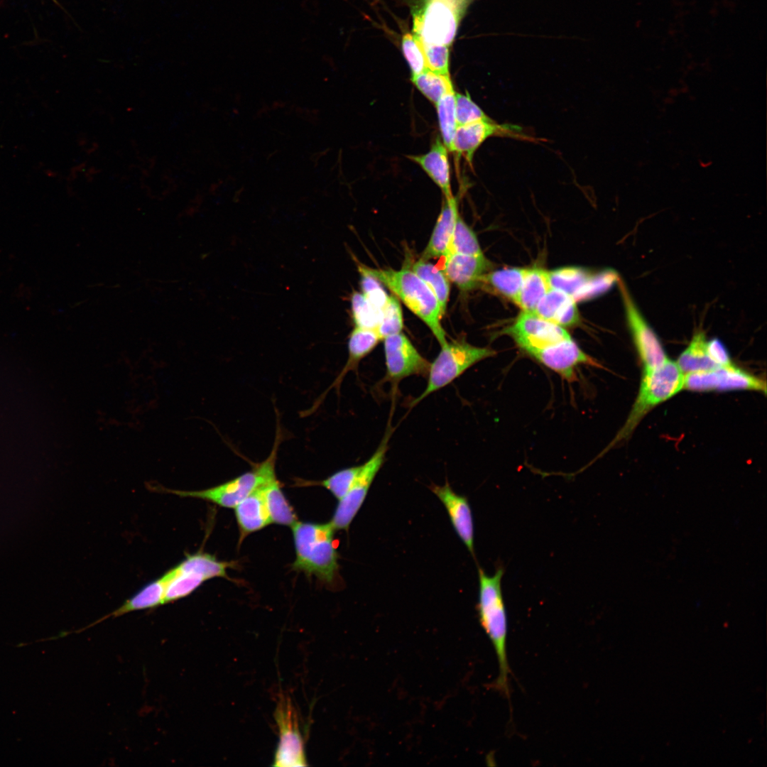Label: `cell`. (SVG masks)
Returning a JSON list of instances; mask_svg holds the SVG:
<instances>
[{
	"mask_svg": "<svg viewBox=\"0 0 767 767\" xmlns=\"http://www.w3.org/2000/svg\"><path fill=\"white\" fill-rule=\"evenodd\" d=\"M504 573L501 567L492 575H486L479 567L477 611L480 624L493 646L498 661L499 674L495 687L508 695V619L501 589Z\"/></svg>",
	"mask_w": 767,
	"mask_h": 767,
	"instance_id": "1",
	"label": "cell"
},
{
	"mask_svg": "<svg viewBox=\"0 0 767 767\" xmlns=\"http://www.w3.org/2000/svg\"><path fill=\"white\" fill-rule=\"evenodd\" d=\"M361 274L369 275L386 286L430 328L440 346L447 342L441 325L439 303L429 286L411 269L372 268L358 265Z\"/></svg>",
	"mask_w": 767,
	"mask_h": 767,
	"instance_id": "2",
	"label": "cell"
},
{
	"mask_svg": "<svg viewBox=\"0 0 767 767\" xmlns=\"http://www.w3.org/2000/svg\"><path fill=\"white\" fill-rule=\"evenodd\" d=\"M291 528L295 550L293 569L315 576L326 584L334 582L339 569V554L331 523L297 521Z\"/></svg>",
	"mask_w": 767,
	"mask_h": 767,
	"instance_id": "3",
	"label": "cell"
},
{
	"mask_svg": "<svg viewBox=\"0 0 767 767\" xmlns=\"http://www.w3.org/2000/svg\"><path fill=\"white\" fill-rule=\"evenodd\" d=\"M684 377L677 362L669 359L653 369L643 370L638 393L631 413L611 445L628 437L649 410L682 389Z\"/></svg>",
	"mask_w": 767,
	"mask_h": 767,
	"instance_id": "4",
	"label": "cell"
},
{
	"mask_svg": "<svg viewBox=\"0 0 767 767\" xmlns=\"http://www.w3.org/2000/svg\"><path fill=\"white\" fill-rule=\"evenodd\" d=\"M469 0H418L412 7L413 34L430 44L450 46Z\"/></svg>",
	"mask_w": 767,
	"mask_h": 767,
	"instance_id": "5",
	"label": "cell"
},
{
	"mask_svg": "<svg viewBox=\"0 0 767 767\" xmlns=\"http://www.w3.org/2000/svg\"><path fill=\"white\" fill-rule=\"evenodd\" d=\"M234 565V562L219 560L208 553L187 554L182 561L163 575L165 580L164 603L187 597L210 579H229L227 571Z\"/></svg>",
	"mask_w": 767,
	"mask_h": 767,
	"instance_id": "6",
	"label": "cell"
},
{
	"mask_svg": "<svg viewBox=\"0 0 767 767\" xmlns=\"http://www.w3.org/2000/svg\"><path fill=\"white\" fill-rule=\"evenodd\" d=\"M496 352L476 347L464 340L447 342L430 364L426 387L412 403L415 406L430 394L445 387L478 362L493 357Z\"/></svg>",
	"mask_w": 767,
	"mask_h": 767,
	"instance_id": "7",
	"label": "cell"
},
{
	"mask_svg": "<svg viewBox=\"0 0 767 767\" xmlns=\"http://www.w3.org/2000/svg\"><path fill=\"white\" fill-rule=\"evenodd\" d=\"M387 432L374 453L361 465V469L349 491L339 500L330 521L335 531H347L361 507L376 474L384 463L391 435V431Z\"/></svg>",
	"mask_w": 767,
	"mask_h": 767,
	"instance_id": "8",
	"label": "cell"
},
{
	"mask_svg": "<svg viewBox=\"0 0 767 767\" xmlns=\"http://www.w3.org/2000/svg\"><path fill=\"white\" fill-rule=\"evenodd\" d=\"M278 729L273 766L293 767L308 765L299 717L289 697L281 695L274 712Z\"/></svg>",
	"mask_w": 767,
	"mask_h": 767,
	"instance_id": "9",
	"label": "cell"
},
{
	"mask_svg": "<svg viewBox=\"0 0 767 767\" xmlns=\"http://www.w3.org/2000/svg\"><path fill=\"white\" fill-rule=\"evenodd\" d=\"M264 460L255 464L246 472L228 482L199 491H181L160 486H152L158 491L173 494L180 497H191L210 501L224 508H234L243 499L261 485L265 478Z\"/></svg>",
	"mask_w": 767,
	"mask_h": 767,
	"instance_id": "10",
	"label": "cell"
},
{
	"mask_svg": "<svg viewBox=\"0 0 767 767\" xmlns=\"http://www.w3.org/2000/svg\"><path fill=\"white\" fill-rule=\"evenodd\" d=\"M618 282L627 325L643 370L653 369L668 359L665 352L658 335L641 312L625 283L620 279Z\"/></svg>",
	"mask_w": 767,
	"mask_h": 767,
	"instance_id": "11",
	"label": "cell"
},
{
	"mask_svg": "<svg viewBox=\"0 0 767 767\" xmlns=\"http://www.w3.org/2000/svg\"><path fill=\"white\" fill-rule=\"evenodd\" d=\"M516 344L531 357L535 352L570 338L558 325L545 320L534 312L522 311L512 325L504 330Z\"/></svg>",
	"mask_w": 767,
	"mask_h": 767,
	"instance_id": "12",
	"label": "cell"
},
{
	"mask_svg": "<svg viewBox=\"0 0 767 767\" xmlns=\"http://www.w3.org/2000/svg\"><path fill=\"white\" fill-rule=\"evenodd\" d=\"M492 136L508 137L518 140L534 139L518 125L498 124L494 119L482 120L457 126L450 151L464 157L471 165L474 155L479 146Z\"/></svg>",
	"mask_w": 767,
	"mask_h": 767,
	"instance_id": "13",
	"label": "cell"
},
{
	"mask_svg": "<svg viewBox=\"0 0 767 767\" xmlns=\"http://www.w3.org/2000/svg\"><path fill=\"white\" fill-rule=\"evenodd\" d=\"M683 388L697 392L751 390L766 393V382L733 364L685 375Z\"/></svg>",
	"mask_w": 767,
	"mask_h": 767,
	"instance_id": "14",
	"label": "cell"
},
{
	"mask_svg": "<svg viewBox=\"0 0 767 767\" xmlns=\"http://www.w3.org/2000/svg\"><path fill=\"white\" fill-rule=\"evenodd\" d=\"M384 349L388 381L398 383L411 376H427L430 363L404 334L400 332L384 338Z\"/></svg>",
	"mask_w": 767,
	"mask_h": 767,
	"instance_id": "15",
	"label": "cell"
},
{
	"mask_svg": "<svg viewBox=\"0 0 767 767\" xmlns=\"http://www.w3.org/2000/svg\"><path fill=\"white\" fill-rule=\"evenodd\" d=\"M531 357L567 380L574 379L575 369L580 365L595 364L571 337L541 349Z\"/></svg>",
	"mask_w": 767,
	"mask_h": 767,
	"instance_id": "16",
	"label": "cell"
},
{
	"mask_svg": "<svg viewBox=\"0 0 767 767\" xmlns=\"http://www.w3.org/2000/svg\"><path fill=\"white\" fill-rule=\"evenodd\" d=\"M433 492L444 505L459 538L474 556V532L472 512L467 499L456 494L448 483L433 485Z\"/></svg>",
	"mask_w": 767,
	"mask_h": 767,
	"instance_id": "17",
	"label": "cell"
},
{
	"mask_svg": "<svg viewBox=\"0 0 767 767\" xmlns=\"http://www.w3.org/2000/svg\"><path fill=\"white\" fill-rule=\"evenodd\" d=\"M444 266L443 271L450 282L462 291L479 288L480 278L491 268L490 262L484 254H450L445 256Z\"/></svg>",
	"mask_w": 767,
	"mask_h": 767,
	"instance_id": "18",
	"label": "cell"
},
{
	"mask_svg": "<svg viewBox=\"0 0 767 767\" xmlns=\"http://www.w3.org/2000/svg\"><path fill=\"white\" fill-rule=\"evenodd\" d=\"M548 272L550 288L565 292L576 302L596 296L597 273L577 267L561 268Z\"/></svg>",
	"mask_w": 767,
	"mask_h": 767,
	"instance_id": "19",
	"label": "cell"
},
{
	"mask_svg": "<svg viewBox=\"0 0 767 767\" xmlns=\"http://www.w3.org/2000/svg\"><path fill=\"white\" fill-rule=\"evenodd\" d=\"M459 216L457 202L452 196L444 199L442 208L430 240L423 251L421 259L445 256L447 254L457 219Z\"/></svg>",
	"mask_w": 767,
	"mask_h": 767,
	"instance_id": "20",
	"label": "cell"
},
{
	"mask_svg": "<svg viewBox=\"0 0 767 767\" xmlns=\"http://www.w3.org/2000/svg\"><path fill=\"white\" fill-rule=\"evenodd\" d=\"M261 484L234 508L241 541L248 535L272 523Z\"/></svg>",
	"mask_w": 767,
	"mask_h": 767,
	"instance_id": "21",
	"label": "cell"
},
{
	"mask_svg": "<svg viewBox=\"0 0 767 767\" xmlns=\"http://www.w3.org/2000/svg\"><path fill=\"white\" fill-rule=\"evenodd\" d=\"M533 312L561 327L573 326L580 320L574 298L565 292L554 288H550L546 293Z\"/></svg>",
	"mask_w": 767,
	"mask_h": 767,
	"instance_id": "22",
	"label": "cell"
},
{
	"mask_svg": "<svg viewBox=\"0 0 767 767\" xmlns=\"http://www.w3.org/2000/svg\"><path fill=\"white\" fill-rule=\"evenodd\" d=\"M276 457L270 459L262 483L266 506L273 523L292 526L297 521L293 507L282 491L276 474Z\"/></svg>",
	"mask_w": 767,
	"mask_h": 767,
	"instance_id": "23",
	"label": "cell"
},
{
	"mask_svg": "<svg viewBox=\"0 0 767 767\" xmlns=\"http://www.w3.org/2000/svg\"><path fill=\"white\" fill-rule=\"evenodd\" d=\"M408 158L418 164L432 180L440 188L445 198L452 197L450 185V170L448 149L436 137L430 150L425 154L409 156Z\"/></svg>",
	"mask_w": 767,
	"mask_h": 767,
	"instance_id": "24",
	"label": "cell"
},
{
	"mask_svg": "<svg viewBox=\"0 0 767 767\" xmlns=\"http://www.w3.org/2000/svg\"><path fill=\"white\" fill-rule=\"evenodd\" d=\"M380 340H381V338L374 330L357 327L354 328L349 336L347 362L334 381L317 399L314 403V408H317L319 406L330 390L339 387L345 375L355 370L361 360L376 347Z\"/></svg>",
	"mask_w": 767,
	"mask_h": 767,
	"instance_id": "25",
	"label": "cell"
},
{
	"mask_svg": "<svg viewBox=\"0 0 767 767\" xmlns=\"http://www.w3.org/2000/svg\"><path fill=\"white\" fill-rule=\"evenodd\" d=\"M526 269L514 267L487 272L480 278L479 288L516 303Z\"/></svg>",
	"mask_w": 767,
	"mask_h": 767,
	"instance_id": "26",
	"label": "cell"
},
{
	"mask_svg": "<svg viewBox=\"0 0 767 767\" xmlns=\"http://www.w3.org/2000/svg\"><path fill=\"white\" fill-rule=\"evenodd\" d=\"M165 580L161 577L143 587L134 595L127 599L121 606L109 615L104 617L119 616L129 612L156 608L165 604Z\"/></svg>",
	"mask_w": 767,
	"mask_h": 767,
	"instance_id": "27",
	"label": "cell"
},
{
	"mask_svg": "<svg viewBox=\"0 0 767 767\" xmlns=\"http://www.w3.org/2000/svg\"><path fill=\"white\" fill-rule=\"evenodd\" d=\"M550 289L548 272L540 268H526L516 302L522 311L533 312Z\"/></svg>",
	"mask_w": 767,
	"mask_h": 767,
	"instance_id": "28",
	"label": "cell"
},
{
	"mask_svg": "<svg viewBox=\"0 0 767 767\" xmlns=\"http://www.w3.org/2000/svg\"><path fill=\"white\" fill-rule=\"evenodd\" d=\"M706 342L704 332L697 331L687 347L679 356L677 364L685 375L719 367L709 357L706 349Z\"/></svg>",
	"mask_w": 767,
	"mask_h": 767,
	"instance_id": "29",
	"label": "cell"
},
{
	"mask_svg": "<svg viewBox=\"0 0 767 767\" xmlns=\"http://www.w3.org/2000/svg\"><path fill=\"white\" fill-rule=\"evenodd\" d=\"M411 270L415 272L431 289L437 299L443 317L450 296V281L443 270H440L428 261L420 259L415 262Z\"/></svg>",
	"mask_w": 767,
	"mask_h": 767,
	"instance_id": "30",
	"label": "cell"
},
{
	"mask_svg": "<svg viewBox=\"0 0 767 767\" xmlns=\"http://www.w3.org/2000/svg\"><path fill=\"white\" fill-rule=\"evenodd\" d=\"M416 88L431 102L436 104L444 95L455 91L450 76L430 70L411 77Z\"/></svg>",
	"mask_w": 767,
	"mask_h": 767,
	"instance_id": "31",
	"label": "cell"
},
{
	"mask_svg": "<svg viewBox=\"0 0 767 767\" xmlns=\"http://www.w3.org/2000/svg\"><path fill=\"white\" fill-rule=\"evenodd\" d=\"M361 465L350 467L339 470L322 481H301L300 486H322L327 489L337 499H342L354 484Z\"/></svg>",
	"mask_w": 767,
	"mask_h": 767,
	"instance_id": "32",
	"label": "cell"
},
{
	"mask_svg": "<svg viewBox=\"0 0 767 767\" xmlns=\"http://www.w3.org/2000/svg\"><path fill=\"white\" fill-rule=\"evenodd\" d=\"M455 94V91L446 94L435 104L442 141L448 151L457 128Z\"/></svg>",
	"mask_w": 767,
	"mask_h": 767,
	"instance_id": "33",
	"label": "cell"
},
{
	"mask_svg": "<svg viewBox=\"0 0 767 767\" xmlns=\"http://www.w3.org/2000/svg\"><path fill=\"white\" fill-rule=\"evenodd\" d=\"M351 309L355 327L376 332L382 319V310L374 308L361 293L351 296Z\"/></svg>",
	"mask_w": 767,
	"mask_h": 767,
	"instance_id": "34",
	"label": "cell"
},
{
	"mask_svg": "<svg viewBox=\"0 0 767 767\" xmlns=\"http://www.w3.org/2000/svg\"><path fill=\"white\" fill-rule=\"evenodd\" d=\"M461 254L472 256H480L483 254L476 234L463 221L459 215L457 219L450 241L447 254Z\"/></svg>",
	"mask_w": 767,
	"mask_h": 767,
	"instance_id": "35",
	"label": "cell"
},
{
	"mask_svg": "<svg viewBox=\"0 0 767 767\" xmlns=\"http://www.w3.org/2000/svg\"><path fill=\"white\" fill-rule=\"evenodd\" d=\"M403 327L401 303L395 295H390L382 310V319L376 330L381 339L401 332Z\"/></svg>",
	"mask_w": 767,
	"mask_h": 767,
	"instance_id": "36",
	"label": "cell"
},
{
	"mask_svg": "<svg viewBox=\"0 0 767 767\" xmlns=\"http://www.w3.org/2000/svg\"><path fill=\"white\" fill-rule=\"evenodd\" d=\"M455 111L457 126L491 118L472 99L468 92L456 93Z\"/></svg>",
	"mask_w": 767,
	"mask_h": 767,
	"instance_id": "37",
	"label": "cell"
},
{
	"mask_svg": "<svg viewBox=\"0 0 767 767\" xmlns=\"http://www.w3.org/2000/svg\"><path fill=\"white\" fill-rule=\"evenodd\" d=\"M417 40L423 50L428 69L436 73L450 76V46L430 44Z\"/></svg>",
	"mask_w": 767,
	"mask_h": 767,
	"instance_id": "38",
	"label": "cell"
},
{
	"mask_svg": "<svg viewBox=\"0 0 767 767\" xmlns=\"http://www.w3.org/2000/svg\"><path fill=\"white\" fill-rule=\"evenodd\" d=\"M401 49L411 72V77L428 69L423 50L413 34L407 33L401 40Z\"/></svg>",
	"mask_w": 767,
	"mask_h": 767,
	"instance_id": "39",
	"label": "cell"
},
{
	"mask_svg": "<svg viewBox=\"0 0 767 767\" xmlns=\"http://www.w3.org/2000/svg\"><path fill=\"white\" fill-rule=\"evenodd\" d=\"M361 275V293L374 308L382 310L389 297L384 289L382 283L369 275Z\"/></svg>",
	"mask_w": 767,
	"mask_h": 767,
	"instance_id": "40",
	"label": "cell"
},
{
	"mask_svg": "<svg viewBox=\"0 0 767 767\" xmlns=\"http://www.w3.org/2000/svg\"><path fill=\"white\" fill-rule=\"evenodd\" d=\"M706 349L709 357L718 366L732 365L729 353L724 344L719 339L714 337L706 342Z\"/></svg>",
	"mask_w": 767,
	"mask_h": 767,
	"instance_id": "41",
	"label": "cell"
},
{
	"mask_svg": "<svg viewBox=\"0 0 767 767\" xmlns=\"http://www.w3.org/2000/svg\"><path fill=\"white\" fill-rule=\"evenodd\" d=\"M24 645H25L24 643H19V644H17V646H18V647H21V646H24Z\"/></svg>",
	"mask_w": 767,
	"mask_h": 767,
	"instance_id": "42",
	"label": "cell"
}]
</instances>
